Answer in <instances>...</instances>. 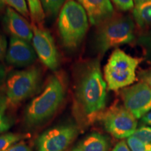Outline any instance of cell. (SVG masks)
I'll use <instances>...</instances> for the list:
<instances>
[{
    "instance_id": "ba28073f",
    "label": "cell",
    "mask_w": 151,
    "mask_h": 151,
    "mask_svg": "<svg viewBox=\"0 0 151 151\" xmlns=\"http://www.w3.org/2000/svg\"><path fill=\"white\" fill-rule=\"evenodd\" d=\"M78 134L73 123L59 124L43 132L36 141L37 151H65Z\"/></svg>"
},
{
    "instance_id": "d4e9b609",
    "label": "cell",
    "mask_w": 151,
    "mask_h": 151,
    "mask_svg": "<svg viewBox=\"0 0 151 151\" xmlns=\"http://www.w3.org/2000/svg\"><path fill=\"white\" fill-rule=\"evenodd\" d=\"M139 78L141 82L151 88V67L139 72Z\"/></svg>"
},
{
    "instance_id": "7c38bea8",
    "label": "cell",
    "mask_w": 151,
    "mask_h": 151,
    "mask_svg": "<svg viewBox=\"0 0 151 151\" xmlns=\"http://www.w3.org/2000/svg\"><path fill=\"white\" fill-rule=\"evenodd\" d=\"M3 22L6 31L11 35V37L22 39L29 43L32 40V26L14 9L6 8Z\"/></svg>"
},
{
    "instance_id": "7a4b0ae2",
    "label": "cell",
    "mask_w": 151,
    "mask_h": 151,
    "mask_svg": "<svg viewBox=\"0 0 151 151\" xmlns=\"http://www.w3.org/2000/svg\"><path fill=\"white\" fill-rule=\"evenodd\" d=\"M65 96V84L59 74L51 75L43 90L30 101L24 112V122L29 127L44 123L59 109Z\"/></svg>"
},
{
    "instance_id": "277c9868",
    "label": "cell",
    "mask_w": 151,
    "mask_h": 151,
    "mask_svg": "<svg viewBox=\"0 0 151 151\" xmlns=\"http://www.w3.org/2000/svg\"><path fill=\"white\" fill-rule=\"evenodd\" d=\"M97 27L94 43L101 55L111 48L131 43L135 39V24L129 16L114 15Z\"/></svg>"
},
{
    "instance_id": "5b68a950",
    "label": "cell",
    "mask_w": 151,
    "mask_h": 151,
    "mask_svg": "<svg viewBox=\"0 0 151 151\" xmlns=\"http://www.w3.org/2000/svg\"><path fill=\"white\" fill-rule=\"evenodd\" d=\"M141 59L117 48L113 51L104 68V79L109 90L116 91L133 84Z\"/></svg>"
},
{
    "instance_id": "30bf717a",
    "label": "cell",
    "mask_w": 151,
    "mask_h": 151,
    "mask_svg": "<svg viewBox=\"0 0 151 151\" xmlns=\"http://www.w3.org/2000/svg\"><path fill=\"white\" fill-rule=\"evenodd\" d=\"M32 46L38 58L48 69L56 71L60 65L59 52L48 30L32 26Z\"/></svg>"
},
{
    "instance_id": "ac0fdd59",
    "label": "cell",
    "mask_w": 151,
    "mask_h": 151,
    "mask_svg": "<svg viewBox=\"0 0 151 151\" xmlns=\"http://www.w3.org/2000/svg\"><path fill=\"white\" fill-rule=\"evenodd\" d=\"M24 136L16 133H4L0 134V151H5L15 143L20 141Z\"/></svg>"
},
{
    "instance_id": "3957f363",
    "label": "cell",
    "mask_w": 151,
    "mask_h": 151,
    "mask_svg": "<svg viewBox=\"0 0 151 151\" xmlns=\"http://www.w3.org/2000/svg\"><path fill=\"white\" fill-rule=\"evenodd\" d=\"M89 27V19L77 1L67 0L59 14L58 27L62 43L66 49L75 50L81 46Z\"/></svg>"
},
{
    "instance_id": "5bb4252c",
    "label": "cell",
    "mask_w": 151,
    "mask_h": 151,
    "mask_svg": "<svg viewBox=\"0 0 151 151\" xmlns=\"http://www.w3.org/2000/svg\"><path fill=\"white\" fill-rule=\"evenodd\" d=\"M109 146L106 136L92 132L79 141L71 151H109Z\"/></svg>"
},
{
    "instance_id": "83f0119b",
    "label": "cell",
    "mask_w": 151,
    "mask_h": 151,
    "mask_svg": "<svg viewBox=\"0 0 151 151\" xmlns=\"http://www.w3.org/2000/svg\"><path fill=\"white\" fill-rule=\"evenodd\" d=\"M8 106V101L6 95L5 91L0 90V114L4 113V111Z\"/></svg>"
},
{
    "instance_id": "9a60e30c",
    "label": "cell",
    "mask_w": 151,
    "mask_h": 151,
    "mask_svg": "<svg viewBox=\"0 0 151 151\" xmlns=\"http://www.w3.org/2000/svg\"><path fill=\"white\" fill-rule=\"evenodd\" d=\"M134 21L142 29L151 27V1L136 5L132 11Z\"/></svg>"
},
{
    "instance_id": "f546056e",
    "label": "cell",
    "mask_w": 151,
    "mask_h": 151,
    "mask_svg": "<svg viewBox=\"0 0 151 151\" xmlns=\"http://www.w3.org/2000/svg\"><path fill=\"white\" fill-rule=\"evenodd\" d=\"M6 78V71L3 64L0 62V86L4 83Z\"/></svg>"
},
{
    "instance_id": "4fadbf2b",
    "label": "cell",
    "mask_w": 151,
    "mask_h": 151,
    "mask_svg": "<svg viewBox=\"0 0 151 151\" xmlns=\"http://www.w3.org/2000/svg\"><path fill=\"white\" fill-rule=\"evenodd\" d=\"M83 7L92 25L98 26L114 16L111 0H76Z\"/></svg>"
},
{
    "instance_id": "484cf974",
    "label": "cell",
    "mask_w": 151,
    "mask_h": 151,
    "mask_svg": "<svg viewBox=\"0 0 151 151\" xmlns=\"http://www.w3.org/2000/svg\"><path fill=\"white\" fill-rule=\"evenodd\" d=\"M7 49V40L4 35L0 31V61L5 59Z\"/></svg>"
},
{
    "instance_id": "6da1fadb",
    "label": "cell",
    "mask_w": 151,
    "mask_h": 151,
    "mask_svg": "<svg viewBox=\"0 0 151 151\" xmlns=\"http://www.w3.org/2000/svg\"><path fill=\"white\" fill-rule=\"evenodd\" d=\"M74 110L87 122L94 121L105 108L107 84L99 60H89L77 66L74 75Z\"/></svg>"
},
{
    "instance_id": "7402d4cb",
    "label": "cell",
    "mask_w": 151,
    "mask_h": 151,
    "mask_svg": "<svg viewBox=\"0 0 151 151\" xmlns=\"http://www.w3.org/2000/svg\"><path fill=\"white\" fill-rule=\"evenodd\" d=\"M127 143L132 151H151V143H144L132 136L127 138Z\"/></svg>"
},
{
    "instance_id": "52a82bcc",
    "label": "cell",
    "mask_w": 151,
    "mask_h": 151,
    "mask_svg": "<svg viewBox=\"0 0 151 151\" xmlns=\"http://www.w3.org/2000/svg\"><path fill=\"white\" fill-rule=\"evenodd\" d=\"M101 118L106 131L116 139H127L137 129V119L124 106L111 107L101 113Z\"/></svg>"
},
{
    "instance_id": "f1b7e54d",
    "label": "cell",
    "mask_w": 151,
    "mask_h": 151,
    "mask_svg": "<svg viewBox=\"0 0 151 151\" xmlns=\"http://www.w3.org/2000/svg\"><path fill=\"white\" fill-rule=\"evenodd\" d=\"M111 151H132L125 141L122 140L118 142Z\"/></svg>"
},
{
    "instance_id": "d6986e66",
    "label": "cell",
    "mask_w": 151,
    "mask_h": 151,
    "mask_svg": "<svg viewBox=\"0 0 151 151\" xmlns=\"http://www.w3.org/2000/svg\"><path fill=\"white\" fill-rule=\"evenodd\" d=\"M137 43L143 49L146 58L151 60V31L145 32L139 35Z\"/></svg>"
},
{
    "instance_id": "1f68e13d",
    "label": "cell",
    "mask_w": 151,
    "mask_h": 151,
    "mask_svg": "<svg viewBox=\"0 0 151 151\" xmlns=\"http://www.w3.org/2000/svg\"><path fill=\"white\" fill-rule=\"evenodd\" d=\"M151 1V0H134L135 6L141 4H143L144 2H147V1Z\"/></svg>"
},
{
    "instance_id": "2e32d148",
    "label": "cell",
    "mask_w": 151,
    "mask_h": 151,
    "mask_svg": "<svg viewBox=\"0 0 151 151\" xmlns=\"http://www.w3.org/2000/svg\"><path fill=\"white\" fill-rule=\"evenodd\" d=\"M67 0H40L45 16L55 18Z\"/></svg>"
},
{
    "instance_id": "603a6c76",
    "label": "cell",
    "mask_w": 151,
    "mask_h": 151,
    "mask_svg": "<svg viewBox=\"0 0 151 151\" xmlns=\"http://www.w3.org/2000/svg\"><path fill=\"white\" fill-rule=\"evenodd\" d=\"M111 1L117 7V9L124 12L130 11L134 8V0H111Z\"/></svg>"
},
{
    "instance_id": "9c48e42d",
    "label": "cell",
    "mask_w": 151,
    "mask_h": 151,
    "mask_svg": "<svg viewBox=\"0 0 151 151\" xmlns=\"http://www.w3.org/2000/svg\"><path fill=\"white\" fill-rule=\"evenodd\" d=\"M121 96L124 106L137 119L142 118L151 111V88L138 83L122 89Z\"/></svg>"
},
{
    "instance_id": "8fae6325",
    "label": "cell",
    "mask_w": 151,
    "mask_h": 151,
    "mask_svg": "<svg viewBox=\"0 0 151 151\" xmlns=\"http://www.w3.org/2000/svg\"><path fill=\"white\" fill-rule=\"evenodd\" d=\"M36 59L37 53L29 42L11 37L5 57L8 65L17 68L27 67L35 63Z\"/></svg>"
},
{
    "instance_id": "d6a6232c",
    "label": "cell",
    "mask_w": 151,
    "mask_h": 151,
    "mask_svg": "<svg viewBox=\"0 0 151 151\" xmlns=\"http://www.w3.org/2000/svg\"><path fill=\"white\" fill-rule=\"evenodd\" d=\"M0 2H2V1H1V0H0Z\"/></svg>"
},
{
    "instance_id": "44dd1931",
    "label": "cell",
    "mask_w": 151,
    "mask_h": 151,
    "mask_svg": "<svg viewBox=\"0 0 151 151\" xmlns=\"http://www.w3.org/2000/svg\"><path fill=\"white\" fill-rule=\"evenodd\" d=\"M132 137L144 143H151V127L150 126H141L135 130Z\"/></svg>"
},
{
    "instance_id": "ffe728a7",
    "label": "cell",
    "mask_w": 151,
    "mask_h": 151,
    "mask_svg": "<svg viewBox=\"0 0 151 151\" xmlns=\"http://www.w3.org/2000/svg\"><path fill=\"white\" fill-rule=\"evenodd\" d=\"M1 1L8 4L11 8L15 9V11L24 17H29L30 15L25 0H1Z\"/></svg>"
},
{
    "instance_id": "e0dca14e",
    "label": "cell",
    "mask_w": 151,
    "mask_h": 151,
    "mask_svg": "<svg viewBox=\"0 0 151 151\" xmlns=\"http://www.w3.org/2000/svg\"><path fill=\"white\" fill-rule=\"evenodd\" d=\"M29 8L32 20L37 24H41L44 20V11L41 4L40 0H26Z\"/></svg>"
},
{
    "instance_id": "cb8c5ba5",
    "label": "cell",
    "mask_w": 151,
    "mask_h": 151,
    "mask_svg": "<svg viewBox=\"0 0 151 151\" xmlns=\"http://www.w3.org/2000/svg\"><path fill=\"white\" fill-rule=\"evenodd\" d=\"M12 124V120L6 116L4 113L0 114V134L10 129Z\"/></svg>"
},
{
    "instance_id": "4316f807",
    "label": "cell",
    "mask_w": 151,
    "mask_h": 151,
    "mask_svg": "<svg viewBox=\"0 0 151 151\" xmlns=\"http://www.w3.org/2000/svg\"><path fill=\"white\" fill-rule=\"evenodd\" d=\"M5 151H32V150L24 141H19Z\"/></svg>"
},
{
    "instance_id": "8992f818",
    "label": "cell",
    "mask_w": 151,
    "mask_h": 151,
    "mask_svg": "<svg viewBox=\"0 0 151 151\" xmlns=\"http://www.w3.org/2000/svg\"><path fill=\"white\" fill-rule=\"evenodd\" d=\"M41 78L40 68L36 66L9 73L5 89L8 105L16 106L31 97L40 86Z\"/></svg>"
},
{
    "instance_id": "4dcf8cb0",
    "label": "cell",
    "mask_w": 151,
    "mask_h": 151,
    "mask_svg": "<svg viewBox=\"0 0 151 151\" xmlns=\"http://www.w3.org/2000/svg\"><path fill=\"white\" fill-rule=\"evenodd\" d=\"M141 120H142L143 123L148 124V125L151 127V111L150 112L147 113V114L145 115V116L141 118Z\"/></svg>"
}]
</instances>
